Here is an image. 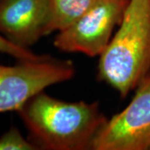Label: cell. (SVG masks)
<instances>
[{"mask_svg": "<svg viewBox=\"0 0 150 150\" xmlns=\"http://www.w3.org/2000/svg\"><path fill=\"white\" fill-rule=\"evenodd\" d=\"M96 0H48L47 35L62 31L80 18Z\"/></svg>", "mask_w": 150, "mask_h": 150, "instance_id": "cell-7", "label": "cell"}, {"mask_svg": "<svg viewBox=\"0 0 150 150\" xmlns=\"http://www.w3.org/2000/svg\"><path fill=\"white\" fill-rule=\"evenodd\" d=\"M92 149L150 150V74L136 88L129 105L107 119Z\"/></svg>", "mask_w": 150, "mask_h": 150, "instance_id": "cell-5", "label": "cell"}, {"mask_svg": "<svg viewBox=\"0 0 150 150\" xmlns=\"http://www.w3.org/2000/svg\"><path fill=\"white\" fill-rule=\"evenodd\" d=\"M75 75L73 62L52 58L0 64V114L18 112L34 95Z\"/></svg>", "mask_w": 150, "mask_h": 150, "instance_id": "cell-3", "label": "cell"}, {"mask_svg": "<svg viewBox=\"0 0 150 150\" xmlns=\"http://www.w3.org/2000/svg\"><path fill=\"white\" fill-rule=\"evenodd\" d=\"M0 54H5L18 61H35L44 59L47 55H40L33 52L30 48H23L10 43L0 34Z\"/></svg>", "mask_w": 150, "mask_h": 150, "instance_id": "cell-9", "label": "cell"}, {"mask_svg": "<svg viewBox=\"0 0 150 150\" xmlns=\"http://www.w3.org/2000/svg\"><path fill=\"white\" fill-rule=\"evenodd\" d=\"M118 27L99 56L98 75L125 98L150 74V0H129Z\"/></svg>", "mask_w": 150, "mask_h": 150, "instance_id": "cell-2", "label": "cell"}, {"mask_svg": "<svg viewBox=\"0 0 150 150\" xmlns=\"http://www.w3.org/2000/svg\"><path fill=\"white\" fill-rule=\"evenodd\" d=\"M48 22V0H0V34L18 47L47 36Z\"/></svg>", "mask_w": 150, "mask_h": 150, "instance_id": "cell-6", "label": "cell"}, {"mask_svg": "<svg viewBox=\"0 0 150 150\" xmlns=\"http://www.w3.org/2000/svg\"><path fill=\"white\" fill-rule=\"evenodd\" d=\"M38 149L31 140H28L15 127H11L0 136V150Z\"/></svg>", "mask_w": 150, "mask_h": 150, "instance_id": "cell-8", "label": "cell"}, {"mask_svg": "<svg viewBox=\"0 0 150 150\" xmlns=\"http://www.w3.org/2000/svg\"><path fill=\"white\" fill-rule=\"evenodd\" d=\"M38 149H92L106 123L98 102H68L40 92L18 111Z\"/></svg>", "mask_w": 150, "mask_h": 150, "instance_id": "cell-1", "label": "cell"}, {"mask_svg": "<svg viewBox=\"0 0 150 150\" xmlns=\"http://www.w3.org/2000/svg\"><path fill=\"white\" fill-rule=\"evenodd\" d=\"M129 0H96L74 23L55 36V48L66 53L100 56L122 21Z\"/></svg>", "mask_w": 150, "mask_h": 150, "instance_id": "cell-4", "label": "cell"}]
</instances>
